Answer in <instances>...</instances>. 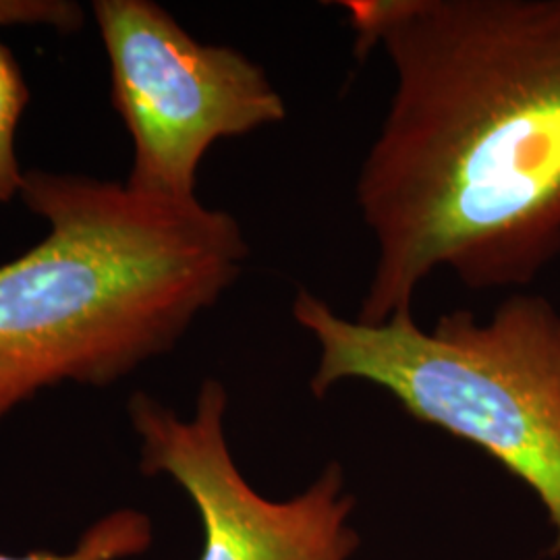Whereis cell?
Instances as JSON below:
<instances>
[{"instance_id":"1","label":"cell","mask_w":560,"mask_h":560,"mask_svg":"<svg viewBox=\"0 0 560 560\" xmlns=\"http://www.w3.org/2000/svg\"><path fill=\"white\" fill-rule=\"evenodd\" d=\"M395 88L355 180L376 245L355 320L413 312L448 270L521 289L560 254V0H342Z\"/></svg>"},{"instance_id":"2","label":"cell","mask_w":560,"mask_h":560,"mask_svg":"<svg viewBox=\"0 0 560 560\" xmlns=\"http://www.w3.org/2000/svg\"><path fill=\"white\" fill-rule=\"evenodd\" d=\"M20 196L50 229L0 266V423L44 388L106 386L168 353L249 256L240 222L200 200L46 171Z\"/></svg>"},{"instance_id":"3","label":"cell","mask_w":560,"mask_h":560,"mask_svg":"<svg viewBox=\"0 0 560 560\" xmlns=\"http://www.w3.org/2000/svg\"><path fill=\"white\" fill-rule=\"evenodd\" d=\"M293 318L318 345L316 399L368 382L413 420L478 446L538 497L560 555V312L550 301L513 293L488 320L455 310L425 330L413 312L349 320L300 289Z\"/></svg>"},{"instance_id":"4","label":"cell","mask_w":560,"mask_h":560,"mask_svg":"<svg viewBox=\"0 0 560 560\" xmlns=\"http://www.w3.org/2000/svg\"><path fill=\"white\" fill-rule=\"evenodd\" d=\"M110 62L113 106L133 141L127 189L194 201L206 152L287 119V104L258 62L196 40L152 0L94 2Z\"/></svg>"},{"instance_id":"5","label":"cell","mask_w":560,"mask_h":560,"mask_svg":"<svg viewBox=\"0 0 560 560\" xmlns=\"http://www.w3.org/2000/svg\"><path fill=\"white\" fill-rule=\"evenodd\" d=\"M226 405L229 395L214 378L201 384L189 420L145 393L129 399L141 471L171 478L194 502L203 529L200 560L351 559L361 540L339 463H328L293 499H264L229 451Z\"/></svg>"},{"instance_id":"6","label":"cell","mask_w":560,"mask_h":560,"mask_svg":"<svg viewBox=\"0 0 560 560\" xmlns=\"http://www.w3.org/2000/svg\"><path fill=\"white\" fill-rule=\"evenodd\" d=\"M152 541L154 525L150 517L136 509H119L92 523L69 552H0V560H129L141 557Z\"/></svg>"},{"instance_id":"7","label":"cell","mask_w":560,"mask_h":560,"mask_svg":"<svg viewBox=\"0 0 560 560\" xmlns=\"http://www.w3.org/2000/svg\"><path fill=\"white\" fill-rule=\"evenodd\" d=\"M30 90L15 57L0 44V201L20 196L25 173L18 161V127Z\"/></svg>"},{"instance_id":"8","label":"cell","mask_w":560,"mask_h":560,"mask_svg":"<svg viewBox=\"0 0 560 560\" xmlns=\"http://www.w3.org/2000/svg\"><path fill=\"white\" fill-rule=\"evenodd\" d=\"M81 21L80 7L69 2H0V23H48L71 32Z\"/></svg>"}]
</instances>
